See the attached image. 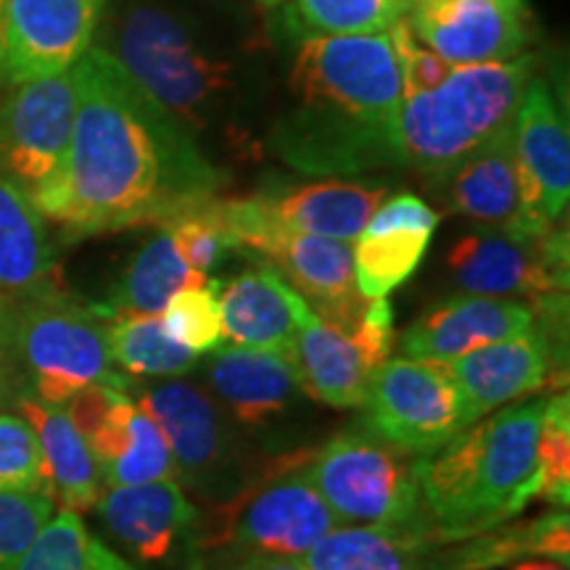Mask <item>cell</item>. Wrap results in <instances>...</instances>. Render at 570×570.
I'll return each instance as SVG.
<instances>
[{"instance_id":"1","label":"cell","mask_w":570,"mask_h":570,"mask_svg":"<svg viewBox=\"0 0 570 570\" xmlns=\"http://www.w3.org/2000/svg\"><path fill=\"white\" fill-rule=\"evenodd\" d=\"M277 35L223 0H109L96 42L206 159L259 161L275 111Z\"/></svg>"},{"instance_id":"2","label":"cell","mask_w":570,"mask_h":570,"mask_svg":"<svg viewBox=\"0 0 570 570\" xmlns=\"http://www.w3.org/2000/svg\"><path fill=\"white\" fill-rule=\"evenodd\" d=\"M80 104L61 169L32 202L67 238L164 227L225 188L227 173L92 46L77 61Z\"/></svg>"},{"instance_id":"3","label":"cell","mask_w":570,"mask_h":570,"mask_svg":"<svg viewBox=\"0 0 570 570\" xmlns=\"http://www.w3.org/2000/svg\"><path fill=\"white\" fill-rule=\"evenodd\" d=\"M283 90L265 151L323 177L399 167L404 80L386 32L298 40Z\"/></svg>"},{"instance_id":"4","label":"cell","mask_w":570,"mask_h":570,"mask_svg":"<svg viewBox=\"0 0 570 570\" xmlns=\"http://www.w3.org/2000/svg\"><path fill=\"white\" fill-rule=\"evenodd\" d=\"M544 402L547 396L512 402L420 458V499L439 541L499 529L539 499Z\"/></svg>"},{"instance_id":"5","label":"cell","mask_w":570,"mask_h":570,"mask_svg":"<svg viewBox=\"0 0 570 570\" xmlns=\"http://www.w3.org/2000/svg\"><path fill=\"white\" fill-rule=\"evenodd\" d=\"M109 317L104 304H82L61 288L3 306L0 360L9 373L11 396L30 394L67 407L80 391L98 383L130 386V375L114 370Z\"/></svg>"},{"instance_id":"6","label":"cell","mask_w":570,"mask_h":570,"mask_svg":"<svg viewBox=\"0 0 570 570\" xmlns=\"http://www.w3.org/2000/svg\"><path fill=\"white\" fill-rule=\"evenodd\" d=\"M539 71L537 53L510 61L454 67L439 88L402 98L396 117L399 167L444 175L515 122L523 92Z\"/></svg>"},{"instance_id":"7","label":"cell","mask_w":570,"mask_h":570,"mask_svg":"<svg viewBox=\"0 0 570 570\" xmlns=\"http://www.w3.org/2000/svg\"><path fill=\"white\" fill-rule=\"evenodd\" d=\"M333 529L338 520L306 475V454H296L219 502L209 520H198L190 570L248 558H304Z\"/></svg>"},{"instance_id":"8","label":"cell","mask_w":570,"mask_h":570,"mask_svg":"<svg viewBox=\"0 0 570 570\" xmlns=\"http://www.w3.org/2000/svg\"><path fill=\"white\" fill-rule=\"evenodd\" d=\"M306 475L338 525L433 537L420 499V458L354 425L306 454Z\"/></svg>"},{"instance_id":"9","label":"cell","mask_w":570,"mask_h":570,"mask_svg":"<svg viewBox=\"0 0 570 570\" xmlns=\"http://www.w3.org/2000/svg\"><path fill=\"white\" fill-rule=\"evenodd\" d=\"M235 252L265 259L320 320L352 333L370 298L356 291L354 248L346 240L285 230L269 217L259 196L219 198Z\"/></svg>"},{"instance_id":"10","label":"cell","mask_w":570,"mask_h":570,"mask_svg":"<svg viewBox=\"0 0 570 570\" xmlns=\"http://www.w3.org/2000/svg\"><path fill=\"white\" fill-rule=\"evenodd\" d=\"M127 391L159 425L185 487L212 502H227L252 483L244 441L206 391L185 381H130Z\"/></svg>"},{"instance_id":"11","label":"cell","mask_w":570,"mask_h":570,"mask_svg":"<svg viewBox=\"0 0 570 570\" xmlns=\"http://www.w3.org/2000/svg\"><path fill=\"white\" fill-rule=\"evenodd\" d=\"M537 323L529 333L473 348L449 362L458 383L468 425L508 407L520 399L560 383V323H566V294H550L533 302Z\"/></svg>"},{"instance_id":"12","label":"cell","mask_w":570,"mask_h":570,"mask_svg":"<svg viewBox=\"0 0 570 570\" xmlns=\"http://www.w3.org/2000/svg\"><path fill=\"white\" fill-rule=\"evenodd\" d=\"M365 423L370 431L404 452L425 454L465 431V407L449 362L396 356L375 370L370 381Z\"/></svg>"},{"instance_id":"13","label":"cell","mask_w":570,"mask_h":570,"mask_svg":"<svg viewBox=\"0 0 570 570\" xmlns=\"http://www.w3.org/2000/svg\"><path fill=\"white\" fill-rule=\"evenodd\" d=\"M449 269L470 296L537 298L568 291V233L481 227L449 252Z\"/></svg>"},{"instance_id":"14","label":"cell","mask_w":570,"mask_h":570,"mask_svg":"<svg viewBox=\"0 0 570 570\" xmlns=\"http://www.w3.org/2000/svg\"><path fill=\"white\" fill-rule=\"evenodd\" d=\"M80 104V69L19 82L0 96V173L38 194L61 169Z\"/></svg>"},{"instance_id":"15","label":"cell","mask_w":570,"mask_h":570,"mask_svg":"<svg viewBox=\"0 0 570 570\" xmlns=\"http://www.w3.org/2000/svg\"><path fill=\"white\" fill-rule=\"evenodd\" d=\"M67 412L88 441L106 489L177 481L167 439L127 389L98 383L67 402Z\"/></svg>"},{"instance_id":"16","label":"cell","mask_w":570,"mask_h":570,"mask_svg":"<svg viewBox=\"0 0 570 570\" xmlns=\"http://www.w3.org/2000/svg\"><path fill=\"white\" fill-rule=\"evenodd\" d=\"M109 0H6L0 80L6 88L75 67L96 42Z\"/></svg>"},{"instance_id":"17","label":"cell","mask_w":570,"mask_h":570,"mask_svg":"<svg viewBox=\"0 0 570 570\" xmlns=\"http://www.w3.org/2000/svg\"><path fill=\"white\" fill-rule=\"evenodd\" d=\"M410 24L452 67L510 61L531 42L525 0H436L412 9Z\"/></svg>"},{"instance_id":"18","label":"cell","mask_w":570,"mask_h":570,"mask_svg":"<svg viewBox=\"0 0 570 570\" xmlns=\"http://www.w3.org/2000/svg\"><path fill=\"white\" fill-rule=\"evenodd\" d=\"M428 190L444 209L475 219L483 227H515V230L539 233L554 225L525 202L512 125L444 175L428 180Z\"/></svg>"},{"instance_id":"19","label":"cell","mask_w":570,"mask_h":570,"mask_svg":"<svg viewBox=\"0 0 570 570\" xmlns=\"http://www.w3.org/2000/svg\"><path fill=\"white\" fill-rule=\"evenodd\" d=\"M96 510L106 529L142 562H167L190 552L202 520L177 481L104 489Z\"/></svg>"},{"instance_id":"20","label":"cell","mask_w":570,"mask_h":570,"mask_svg":"<svg viewBox=\"0 0 570 570\" xmlns=\"http://www.w3.org/2000/svg\"><path fill=\"white\" fill-rule=\"evenodd\" d=\"M512 142L525 202L550 223L568 209L570 198V132L558 98L541 77H533L512 122Z\"/></svg>"},{"instance_id":"21","label":"cell","mask_w":570,"mask_h":570,"mask_svg":"<svg viewBox=\"0 0 570 570\" xmlns=\"http://www.w3.org/2000/svg\"><path fill=\"white\" fill-rule=\"evenodd\" d=\"M533 323H537L533 304L520 298H449L425 312L399 336V352L410 360L452 362L479 346L523 336Z\"/></svg>"},{"instance_id":"22","label":"cell","mask_w":570,"mask_h":570,"mask_svg":"<svg viewBox=\"0 0 570 570\" xmlns=\"http://www.w3.org/2000/svg\"><path fill=\"white\" fill-rule=\"evenodd\" d=\"M206 386L248 428L269 425L304 394L285 354L248 346H217L204 365Z\"/></svg>"},{"instance_id":"23","label":"cell","mask_w":570,"mask_h":570,"mask_svg":"<svg viewBox=\"0 0 570 570\" xmlns=\"http://www.w3.org/2000/svg\"><path fill=\"white\" fill-rule=\"evenodd\" d=\"M291 365L304 394L333 410L362 407L375 375L356 341L336 325L320 320L304 298L296 309Z\"/></svg>"},{"instance_id":"24","label":"cell","mask_w":570,"mask_h":570,"mask_svg":"<svg viewBox=\"0 0 570 570\" xmlns=\"http://www.w3.org/2000/svg\"><path fill=\"white\" fill-rule=\"evenodd\" d=\"M59 288L46 217L17 180L0 173V309Z\"/></svg>"},{"instance_id":"25","label":"cell","mask_w":570,"mask_h":570,"mask_svg":"<svg viewBox=\"0 0 570 570\" xmlns=\"http://www.w3.org/2000/svg\"><path fill=\"white\" fill-rule=\"evenodd\" d=\"M259 198L269 217L285 230L352 244L386 198V185L325 177L317 183L291 185L285 190H269L259 194Z\"/></svg>"},{"instance_id":"26","label":"cell","mask_w":570,"mask_h":570,"mask_svg":"<svg viewBox=\"0 0 570 570\" xmlns=\"http://www.w3.org/2000/svg\"><path fill=\"white\" fill-rule=\"evenodd\" d=\"M11 402L38 436L42 473L53 502L69 512L96 508L106 489L101 470L67 407L46 404L30 394H13Z\"/></svg>"},{"instance_id":"27","label":"cell","mask_w":570,"mask_h":570,"mask_svg":"<svg viewBox=\"0 0 570 570\" xmlns=\"http://www.w3.org/2000/svg\"><path fill=\"white\" fill-rule=\"evenodd\" d=\"M298 302L302 296L273 267L246 269L225 283L219 296L225 341L235 346L267 348L291 360Z\"/></svg>"},{"instance_id":"28","label":"cell","mask_w":570,"mask_h":570,"mask_svg":"<svg viewBox=\"0 0 570 570\" xmlns=\"http://www.w3.org/2000/svg\"><path fill=\"white\" fill-rule=\"evenodd\" d=\"M302 560L309 570H458L452 541L367 525H338Z\"/></svg>"},{"instance_id":"29","label":"cell","mask_w":570,"mask_h":570,"mask_svg":"<svg viewBox=\"0 0 570 570\" xmlns=\"http://www.w3.org/2000/svg\"><path fill=\"white\" fill-rule=\"evenodd\" d=\"M154 235L142 240L125 273L111 288L104 306L117 315H161L169 298L183 288L206 285V275H198L177 254L173 235L164 227H154Z\"/></svg>"},{"instance_id":"30","label":"cell","mask_w":570,"mask_h":570,"mask_svg":"<svg viewBox=\"0 0 570 570\" xmlns=\"http://www.w3.org/2000/svg\"><path fill=\"white\" fill-rule=\"evenodd\" d=\"M269 19L277 40L383 35L412 11L410 0H281Z\"/></svg>"},{"instance_id":"31","label":"cell","mask_w":570,"mask_h":570,"mask_svg":"<svg viewBox=\"0 0 570 570\" xmlns=\"http://www.w3.org/2000/svg\"><path fill=\"white\" fill-rule=\"evenodd\" d=\"M109 352L114 365L135 377H180L198 367V354L177 344L156 315L111 312Z\"/></svg>"},{"instance_id":"32","label":"cell","mask_w":570,"mask_h":570,"mask_svg":"<svg viewBox=\"0 0 570 570\" xmlns=\"http://www.w3.org/2000/svg\"><path fill=\"white\" fill-rule=\"evenodd\" d=\"M431 238L428 230H362L354 248L356 291L386 298L420 267Z\"/></svg>"},{"instance_id":"33","label":"cell","mask_w":570,"mask_h":570,"mask_svg":"<svg viewBox=\"0 0 570 570\" xmlns=\"http://www.w3.org/2000/svg\"><path fill=\"white\" fill-rule=\"evenodd\" d=\"M17 570H138L92 537L77 512L63 510L42 525Z\"/></svg>"},{"instance_id":"34","label":"cell","mask_w":570,"mask_h":570,"mask_svg":"<svg viewBox=\"0 0 570 570\" xmlns=\"http://www.w3.org/2000/svg\"><path fill=\"white\" fill-rule=\"evenodd\" d=\"M164 230L173 235L185 265L198 275H209L227 254L235 252L219 209V196L177 214L173 223L164 225Z\"/></svg>"},{"instance_id":"35","label":"cell","mask_w":570,"mask_h":570,"mask_svg":"<svg viewBox=\"0 0 570 570\" xmlns=\"http://www.w3.org/2000/svg\"><path fill=\"white\" fill-rule=\"evenodd\" d=\"M219 283H206L198 288H183L164 306V331L190 352H214L225 344L223 309H219Z\"/></svg>"},{"instance_id":"36","label":"cell","mask_w":570,"mask_h":570,"mask_svg":"<svg viewBox=\"0 0 570 570\" xmlns=\"http://www.w3.org/2000/svg\"><path fill=\"white\" fill-rule=\"evenodd\" d=\"M539 499L558 510L570 502V404L568 394H552L544 402L539 431Z\"/></svg>"},{"instance_id":"37","label":"cell","mask_w":570,"mask_h":570,"mask_svg":"<svg viewBox=\"0 0 570 570\" xmlns=\"http://www.w3.org/2000/svg\"><path fill=\"white\" fill-rule=\"evenodd\" d=\"M56 502L46 491H0V570H17Z\"/></svg>"},{"instance_id":"38","label":"cell","mask_w":570,"mask_h":570,"mask_svg":"<svg viewBox=\"0 0 570 570\" xmlns=\"http://www.w3.org/2000/svg\"><path fill=\"white\" fill-rule=\"evenodd\" d=\"M0 491L48 494L38 436L19 412H0Z\"/></svg>"},{"instance_id":"39","label":"cell","mask_w":570,"mask_h":570,"mask_svg":"<svg viewBox=\"0 0 570 570\" xmlns=\"http://www.w3.org/2000/svg\"><path fill=\"white\" fill-rule=\"evenodd\" d=\"M348 336L356 341L373 370L391 360V352H394V306L389 298H370Z\"/></svg>"},{"instance_id":"40","label":"cell","mask_w":570,"mask_h":570,"mask_svg":"<svg viewBox=\"0 0 570 570\" xmlns=\"http://www.w3.org/2000/svg\"><path fill=\"white\" fill-rule=\"evenodd\" d=\"M439 212L415 194L383 198L365 230H428L436 233Z\"/></svg>"},{"instance_id":"41","label":"cell","mask_w":570,"mask_h":570,"mask_svg":"<svg viewBox=\"0 0 570 570\" xmlns=\"http://www.w3.org/2000/svg\"><path fill=\"white\" fill-rule=\"evenodd\" d=\"M214 570H309L302 558H248Z\"/></svg>"},{"instance_id":"42","label":"cell","mask_w":570,"mask_h":570,"mask_svg":"<svg viewBox=\"0 0 570 570\" xmlns=\"http://www.w3.org/2000/svg\"><path fill=\"white\" fill-rule=\"evenodd\" d=\"M497 570H568V566H562L558 560H547V558H525Z\"/></svg>"},{"instance_id":"43","label":"cell","mask_w":570,"mask_h":570,"mask_svg":"<svg viewBox=\"0 0 570 570\" xmlns=\"http://www.w3.org/2000/svg\"><path fill=\"white\" fill-rule=\"evenodd\" d=\"M11 399V383H9V373H6L3 360H0V404Z\"/></svg>"},{"instance_id":"44","label":"cell","mask_w":570,"mask_h":570,"mask_svg":"<svg viewBox=\"0 0 570 570\" xmlns=\"http://www.w3.org/2000/svg\"><path fill=\"white\" fill-rule=\"evenodd\" d=\"M246 3L259 6V9H275V6L281 3V0H246Z\"/></svg>"},{"instance_id":"45","label":"cell","mask_w":570,"mask_h":570,"mask_svg":"<svg viewBox=\"0 0 570 570\" xmlns=\"http://www.w3.org/2000/svg\"><path fill=\"white\" fill-rule=\"evenodd\" d=\"M423 3H436V0H415V9H417V6H423Z\"/></svg>"},{"instance_id":"46","label":"cell","mask_w":570,"mask_h":570,"mask_svg":"<svg viewBox=\"0 0 570 570\" xmlns=\"http://www.w3.org/2000/svg\"><path fill=\"white\" fill-rule=\"evenodd\" d=\"M3 92H6V85H3V80H0V96H3Z\"/></svg>"},{"instance_id":"47","label":"cell","mask_w":570,"mask_h":570,"mask_svg":"<svg viewBox=\"0 0 570 570\" xmlns=\"http://www.w3.org/2000/svg\"><path fill=\"white\" fill-rule=\"evenodd\" d=\"M3 3H6V0H0V13H3Z\"/></svg>"},{"instance_id":"48","label":"cell","mask_w":570,"mask_h":570,"mask_svg":"<svg viewBox=\"0 0 570 570\" xmlns=\"http://www.w3.org/2000/svg\"><path fill=\"white\" fill-rule=\"evenodd\" d=\"M410 3H412V9H415V0H410Z\"/></svg>"}]
</instances>
